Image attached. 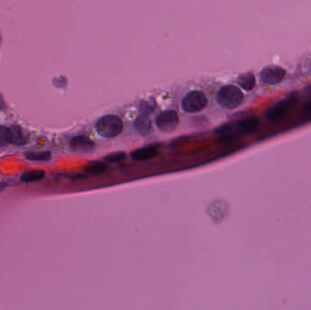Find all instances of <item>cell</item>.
Wrapping results in <instances>:
<instances>
[{
    "label": "cell",
    "mask_w": 311,
    "mask_h": 310,
    "mask_svg": "<svg viewBox=\"0 0 311 310\" xmlns=\"http://www.w3.org/2000/svg\"><path fill=\"white\" fill-rule=\"evenodd\" d=\"M244 99V94L236 86L228 85L221 87L217 94L218 105L224 109H233L238 108Z\"/></svg>",
    "instance_id": "6da1fadb"
},
{
    "label": "cell",
    "mask_w": 311,
    "mask_h": 310,
    "mask_svg": "<svg viewBox=\"0 0 311 310\" xmlns=\"http://www.w3.org/2000/svg\"><path fill=\"white\" fill-rule=\"evenodd\" d=\"M96 130L102 137H116L123 130V122L118 116L107 115L98 120L96 124Z\"/></svg>",
    "instance_id": "7a4b0ae2"
},
{
    "label": "cell",
    "mask_w": 311,
    "mask_h": 310,
    "mask_svg": "<svg viewBox=\"0 0 311 310\" xmlns=\"http://www.w3.org/2000/svg\"><path fill=\"white\" fill-rule=\"evenodd\" d=\"M207 105V99L204 93L191 91L182 99L181 108L187 113H197L206 109Z\"/></svg>",
    "instance_id": "3957f363"
},
{
    "label": "cell",
    "mask_w": 311,
    "mask_h": 310,
    "mask_svg": "<svg viewBox=\"0 0 311 310\" xmlns=\"http://www.w3.org/2000/svg\"><path fill=\"white\" fill-rule=\"evenodd\" d=\"M180 124L179 115L173 110L161 112L156 119V125L158 129L164 133H171L176 130Z\"/></svg>",
    "instance_id": "277c9868"
},
{
    "label": "cell",
    "mask_w": 311,
    "mask_h": 310,
    "mask_svg": "<svg viewBox=\"0 0 311 310\" xmlns=\"http://www.w3.org/2000/svg\"><path fill=\"white\" fill-rule=\"evenodd\" d=\"M296 101V96L294 94L289 95L286 98L276 104L273 108L268 109L267 112V118L271 121H278L284 118L289 112L290 107Z\"/></svg>",
    "instance_id": "5b68a950"
},
{
    "label": "cell",
    "mask_w": 311,
    "mask_h": 310,
    "mask_svg": "<svg viewBox=\"0 0 311 310\" xmlns=\"http://www.w3.org/2000/svg\"><path fill=\"white\" fill-rule=\"evenodd\" d=\"M286 76V71L280 66L270 65L260 72V79L267 85H276L282 81Z\"/></svg>",
    "instance_id": "8992f818"
},
{
    "label": "cell",
    "mask_w": 311,
    "mask_h": 310,
    "mask_svg": "<svg viewBox=\"0 0 311 310\" xmlns=\"http://www.w3.org/2000/svg\"><path fill=\"white\" fill-rule=\"evenodd\" d=\"M69 147L73 152L78 154L90 153L94 149V142L86 136H76L73 137L69 143Z\"/></svg>",
    "instance_id": "52a82bcc"
},
{
    "label": "cell",
    "mask_w": 311,
    "mask_h": 310,
    "mask_svg": "<svg viewBox=\"0 0 311 310\" xmlns=\"http://www.w3.org/2000/svg\"><path fill=\"white\" fill-rule=\"evenodd\" d=\"M259 124L260 120L257 117L252 116L241 120L238 124V129L241 134H249L251 132L256 130Z\"/></svg>",
    "instance_id": "ba28073f"
},
{
    "label": "cell",
    "mask_w": 311,
    "mask_h": 310,
    "mask_svg": "<svg viewBox=\"0 0 311 310\" xmlns=\"http://www.w3.org/2000/svg\"><path fill=\"white\" fill-rule=\"evenodd\" d=\"M158 154V150L156 147L149 146V147H142L139 149H136L131 153V158L136 161H142L147 160L156 157Z\"/></svg>",
    "instance_id": "9c48e42d"
},
{
    "label": "cell",
    "mask_w": 311,
    "mask_h": 310,
    "mask_svg": "<svg viewBox=\"0 0 311 310\" xmlns=\"http://www.w3.org/2000/svg\"><path fill=\"white\" fill-rule=\"evenodd\" d=\"M135 128L136 130L142 135L146 136L147 133L151 129V121L147 118L146 115L139 116L135 121Z\"/></svg>",
    "instance_id": "30bf717a"
},
{
    "label": "cell",
    "mask_w": 311,
    "mask_h": 310,
    "mask_svg": "<svg viewBox=\"0 0 311 310\" xmlns=\"http://www.w3.org/2000/svg\"><path fill=\"white\" fill-rule=\"evenodd\" d=\"M238 83L242 88H244L247 91H249V90L253 89V87H255L256 78L251 72H248V73L241 74L238 77Z\"/></svg>",
    "instance_id": "8fae6325"
},
{
    "label": "cell",
    "mask_w": 311,
    "mask_h": 310,
    "mask_svg": "<svg viewBox=\"0 0 311 310\" xmlns=\"http://www.w3.org/2000/svg\"><path fill=\"white\" fill-rule=\"evenodd\" d=\"M11 143L16 146H22L27 143V137L24 135L21 127L18 125H12L10 127Z\"/></svg>",
    "instance_id": "7c38bea8"
},
{
    "label": "cell",
    "mask_w": 311,
    "mask_h": 310,
    "mask_svg": "<svg viewBox=\"0 0 311 310\" xmlns=\"http://www.w3.org/2000/svg\"><path fill=\"white\" fill-rule=\"evenodd\" d=\"M45 178V171L44 170H30L27 171L24 174L22 175L20 180L23 182H36V181H40Z\"/></svg>",
    "instance_id": "4fadbf2b"
},
{
    "label": "cell",
    "mask_w": 311,
    "mask_h": 310,
    "mask_svg": "<svg viewBox=\"0 0 311 310\" xmlns=\"http://www.w3.org/2000/svg\"><path fill=\"white\" fill-rule=\"evenodd\" d=\"M85 170L88 174L97 176V175L102 174L107 170V165L104 162L95 161V162L88 164L85 168Z\"/></svg>",
    "instance_id": "5bb4252c"
},
{
    "label": "cell",
    "mask_w": 311,
    "mask_h": 310,
    "mask_svg": "<svg viewBox=\"0 0 311 310\" xmlns=\"http://www.w3.org/2000/svg\"><path fill=\"white\" fill-rule=\"evenodd\" d=\"M28 160L32 161H49L51 159V153L49 151L45 152H28L25 154Z\"/></svg>",
    "instance_id": "9a60e30c"
},
{
    "label": "cell",
    "mask_w": 311,
    "mask_h": 310,
    "mask_svg": "<svg viewBox=\"0 0 311 310\" xmlns=\"http://www.w3.org/2000/svg\"><path fill=\"white\" fill-rule=\"evenodd\" d=\"M11 143L10 128L0 125V147H5Z\"/></svg>",
    "instance_id": "2e32d148"
},
{
    "label": "cell",
    "mask_w": 311,
    "mask_h": 310,
    "mask_svg": "<svg viewBox=\"0 0 311 310\" xmlns=\"http://www.w3.org/2000/svg\"><path fill=\"white\" fill-rule=\"evenodd\" d=\"M125 158V154L123 152L113 153V154H110L109 156H106L104 159L109 162V163H118L120 161L124 160Z\"/></svg>",
    "instance_id": "e0dca14e"
},
{
    "label": "cell",
    "mask_w": 311,
    "mask_h": 310,
    "mask_svg": "<svg viewBox=\"0 0 311 310\" xmlns=\"http://www.w3.org/2000/svg\"><path fill=\"white\" fill-rule=\"evenodd\" d=\"M303 110H304V113H305V114L311 115V101H309V102H307V103L304 105Z\"/></svg>",
    "instance_id": "ac0fdd59"
},
{
    "label": "cell",
    "mask_w": 311,
    "mask_h": 310,
    "mask_svg": "<svg viewBox=\"0 0 311 310\" xmlns=\"http://www.w3.org/2000/svg\"><path fill=\"white\" fill-rule=\"evenodd\" d=\"M303 94L307 98H311V85H309L303 89Z\"/></svg>",
    "instance_id": "d6986e66"
},
{
    "label": "cell",
    "mask_w": 311,
    "mask_h": 310,
    "mask_svg": "<svg viewBox=\"0 0 311 310\" xmlns=\"http://www.w3.org/2000/svg\"><path fill=\"white\" fill-rule=\"evenodd\" d=\"M1 44H2V37H1V34H0V46H1Z\"/></svg>",
    "instance_id": "ffe728a7"
}]
</instances>
